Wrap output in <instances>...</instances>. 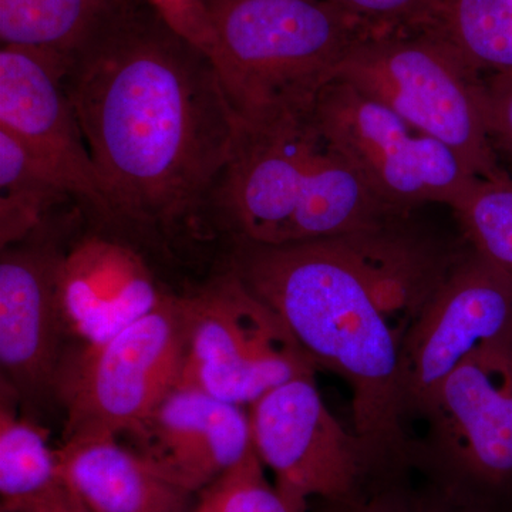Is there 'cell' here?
<instances>
[{"label": "cell", "instance_id": "obj_7", "mask_svg": "<svg viewBox=\"0 0 512 512\" xmlns=\"http://www.w3.org/2000/svg\"><path fill=\"white\" fill-rule=\"evenodd\" d=\"M410 463L450 493L500 511L512 504V342L471 353L421 417Z\"/></svg>", "mask_w": 512, "mask_h": 512}, {"label": "cell", "instance_id": "obj_2", "mask_svg": "<svg viewBox=\"0 0 512 512\" xmlns=\"http://www.w3.org/2000/svg\"><path fill=\"white\" fill-rule=\"evenodd\" d=\"M399 220L301 244L232 242L229 259L316 369L348 383L353 431L373 467L409 461L404 340L457 256L403 231Z\"/></svg>", "mask_w": 512, "mask_h": 512}, {"label": "cell", "instance_id": "obj_1", "mask_svg": "<svg viewBox=\"0 0 512 512\" xmlns=\"http://www.w3.org/2000/svg\"><path fill=\"white\" fill-rule=\"evenodd\" d=\"M67 96L113 212V234L204 241L241 123L207 53L144 0L67 60Z\"/></svg>", "mask_w": 512, "mask_h": 512}, {"label": "cell", "instance_id": "obj_6", "mask_svg": "<svg viewBox=\"0 0 512 512\" xmlns=\"http://www.w3.org/2000/svg\"><path fill=\"white\" fill-rule=\"evenodd\" d=\"M187 346L184 295L171 293L113 338L83 345L62 363L53 389L66 412L63 440L140 429L180 383Z\"/></svg>", "mask_w": 512, "mask_h": 512}, {"label": "cell", "instance_id": "obj_12", "mask_svg": "<svg viewBox=\"0 0 512 512\" xmlns=\"http://www.w3.org/2000/svg\"><path fill=\"white\" fill-rule=\"evenodd\" d=\"M66 66V59L52 53L2 46L0 128L63 181L101 232L113 234L109 197L64 87Z\"/></svg>", "mask_w": 512, "mask_h": 512}, {"label": "cell", "instance_id": "obj_16", "mask_svg": "<svg viewBox=\"0 0 512 512\" xmlns=\"http://www.w3.org/2000/svg\"><path fill=\"white\" fill-rule=\"evenodd\" d=\"M56 456L64 484L93 512H194L200 501L120 437H70Z\"/></svg>", "mask_w": 512, "mask_h": 512}, {"label": "cell", "instance_id": "obj_19", "mask_svg": "<svg viewBox=\"0 0 512 512\" xmlns=\"http://www.w3.org/2000/svg\"><path fill=\"white\" fill-rule=\"evenodd\" d=\"M74 202L63 181L25 144L0 128V248L19 244ZM76 204V202H74Z\"/></svg>", "mask_w": 512, "mask_h": 512}, {"label": "cell", "instance_id": "obj_8", "mask_svg": "<svg viewBox=\"0 0 512 512\" xmlns=\"http://www.w3.org/2000/svg\"><path fill=\"white\" fill-rule=\"evenodd\" d=\"M184 299L188 346L178 386L251 407L282 384L315 376L285 320L232 269Z\"/></svg>", "mask_w": 512, "mask_h": 512}, {"label": "cell", "instance_id": "obj_4", "mask_svg": "<svg viewBox=\"0 0 512 512\" xmlns=\"http://www.w3.org/2000/svg\"><path fill=\"white\" fill-rule=\"evenodd\" d=\"M210 57L244 127L311 116L372 32L326 0H208Z\"/></svg>", "mask_w": 512, "mask_h": 512}, {"label": "cell", "instance_id": "obj_22", "mask_svg": "<svg viewBox=\"0 0 512 512\" xmlns=\"http://www.w3.org/2000/svg\"><path fill=\"white\" fill-rule=\"evenodd\" d=\"M214 512H292L266 480L256 451L202 491Z\"/></svg>", "mask_w": 512, "mask_h": 512}, {"label": "cell", "instance_id": "obj_21", "mask_svg": "<svg viewBox=\"0 0 512 512\" xmlns=\"http://www.w3.org/2000/svg\"><path fill=\"white\" fill-rule=\"evenodd\" d=\"M468 242L512 275V177L477 180L458 200Z\"/></svg>", "mask_w": 512, "mask_h": 512}, {"label": "cell", "instance_id": "obj_26", "mask_svg": "<svg viewBox=\"0 0 512 512\" xmlns=\"http://www.w3.org/2000/svg\"><path fill=\"white\" fill-rule=\"evenodd\" d=\"M194 512H214V510H212L211 504L208 503L207 498L200 495V501H198L197 508H195Z\"/></svg>", "mask_w": 512, "mask_h": 512}, {"label": "cell", "instance_id": "obj_25", "mask_svg": "<svg viewBox=\"0 0 512 512\" xmlns=\"http://www.w3.org/2000/svg\"><path fill=\"white\" fill-rule=\"evenodd\" d=\"M178 35L207 53L210 19L205 0H144Z\"/></svg>", "mask_w": 512, "mask_h": 512}, {"label": "cell", "instance_id": "obj_13", "mask_svg": "<svg viewBox=\"0 0 512 512\" xmlns=\"http://www.w3.org/2000/svg\"><path fill=\"white\" fill-rule=\"evenodd\" d=\"M52 222L0 254V365L2 383L16 396L53 392L67 332L57 272L66 248L52 238Z\"/></svg>", "mask_w": 512, "mask_h": 512}, {"label": "cell", "instance_id": "obj_3", "mask_svg": "<svg viewBox=\"0 0 512 512\" xmlns=\"http://www.w3.org/2000/svg\"><path fill=\"white\" fill-rule=\"evenodd\" d=\"M212 224L232 242L301 244L402 218L376 197L311 116L241 126L212 198Z\"/></svg>", "mask_w": 512, "mask_h": 512}, {"label": "cell", "instance_id": "obj_18", "mask_svg": "<svg viewBox=\"0 0 512 512\" xmlns=\"http://www.w3.org/2000/svg\"><path fill=\"white\" fill-rule=\"evenodd\" d=\"M2 384L0 410V495L2 512H43L67 500L70 490L59 473L47 431L23 417Z\"/></svg>", "mask_w": 512, "mask_h": 512}, {"label": "cell", "instance_id": "obj_5", "mask_svg": "<svg viewBox=\"0 0 512 512\" xmlns=\"http://www.w3.org/2000/svg\"><path fill=\"white\" fill-rule=\"evenodd\" d=\"M338 79L450 148L478 180L510 175L491 138L483 74L433 26L367 33Z\"/></svg>", "mask_w": 512, "mask_h": 512}, {"label": "cell", "instance_id": "obj_10", "mask_svg": "<svg viewBox=\"0 0 512 512\" xmlns=\"http://www.w3.org/2000/svg\"><path fill=\"white\" fill-rule=\"evenodd\" d=\"M249 414L256 454L292 512H308L311 500H345L373 471L365 443L330 412L315 376L276 387Z\"/></svg>", "mask_w": 512, "mask_h": 512}, {"label": "cell", "instance_id": "obj_17", "mask_svg": "<svg viewBox=\"0 0 512 512\" xmlns=\"http://www.w3.org/2000/svg\"><path fill=\"white\" fill-rule=\"evenodd\" d=\"M134 0H0L2 46L69 60L109 28Z\"/></svg>", "mask_w": 512, "mask_h": 512}, {"label": "cell", "instance_id": "obj_9", "mask_svg": "<svg viewBox=\"0 0 512 512\" xmlns=\"http://www.w3.org/2000/svg\"><path fill=\"white\" fill-rule=\"evenodd\" d=\"M311 119L397 214L433 202L453 208L478 180L450 148L345 80L326 87Z\"/></svg>", "mask_w": 512, "mask_h": 512}, {"label": "cell", "instance_id": "obj_27", "mask_svg": "<svg viewBox=\"0 0 512 512\" xmlns=\"http://www.w3.org/2000/svg\"><path fill=\"white\" fill-rule=\"evenodd\" d=\"M76 512H93V511H90L89 508H87L86 505H84L82 503V501H80L79 498H77Z\"/></svg>", "mask_w": 512, "mask_h": 512}, {"label": "cell", "instance_id": "obj_15", "mask_svg": "<svg viewBox=\"0 0 512 512\" xmlns=\"http://www.w3.org/2000/svg\"><path fill=\"white\" fill-rule=\"evenodd\" d=\"M57 289L67 332L83 345L113 338L167 296L143 255L124 239L104 232L66 248Z\"/></svg>", "mask_w": 512, "mask_h": 512}, {"label": "cell", "instance_id": "obj_24", "mask_svg": "<svg viewBox=\"0 0 512 512\" xmlns=\"http://www.w3.org/2000/svg\"><path fill=\"white\" fill-rule=\"evenodd\" d=\"M484 89L495 151L512 165V69L484 76Z\"/></svg>", "mask_w": 512, "mask_h": 512}, {"label": "cell", "instance_id": "obj_28", "mask_svg": "<svg viewBox=\"0 0 512 512\" xmlns=\"http://www.w3.org/2000/svg\"><path fill=\"white\" fill-rule=\"evenodd\" d=\"M207 2H208V0H205V3H207Z\"/></svg>", "mask_w": 512, "mask_h": 512}, {"label": "cell", "instance_id": "obj_23", "mask_svg": "<svg viewBox=\"0 0 512 512\" xmlns=\"http://www.w3.org/2000/svg\"><path fill=\"white\" fill-rule=\"evenodd\" d=\"M362 22L372 32L429 28L444 0H326Z\"/></svg>", "mask_w": 512, "mask_h": 512}, {"label": "cell", "instance_id": "obj_14", "mask_svg": "<svg viewBox=\"0 0 512 512\" xmlns=\"http://www.w3.org/2000/svg\"><path fill=\"white\" fill-rule=\"evenodd\" d=\"M138 453L200 494L255 450L249 407L177 386L130 434Z\"/></svg>", "mask_w": 512, "mask_h": 512}, {"label": "cell", "instance_id": "obj_11", "mask_svg": "<svg viewBox=\"0 0 512 512\" xmlns=\"http://www.w3.org/2000/svg\"><path fill=\"white\" fill-rule=\"evenodd\" d=\"M512 342V275L473 247L458 254L407 333L406 420L423 417L441 384L471 353Z\"/></svg>", "mask_w": 512, "mask_h": 512}, {"label": "cell", "instance_id": "obj_20", "mask_svg": "<svg viewBox=\"0 0 512 512\" xmlns=\"http://www.w3.org/2000/svg\"><path fill=\"white\" fill-rule=\"evenodd\" d=\"M410 463L377 468L345 500L319 501L313 512H500L457 497L429 478L426 488L406 483Z\"/></svg>", "mask_w": 512, "mask_h": 512}]
</instances>
